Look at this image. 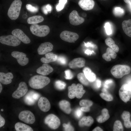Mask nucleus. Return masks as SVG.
<instances>
[{
    "instance_id": "2f4dec72",
    "label": "nucleus",
    "mask_w": 131,
    "mask_h": 131,
    "mask_svg": "<svg viewBox=\"0 0 131 131\" xmlns=\"http://www.w3.org/2000/svg\"><path fill=\"white\" fill-rule=\"evenodd\" d=\"M86 91L83 90L82 85L78 83L76 85L75 97L78 98H81L85 93Z\"/></svg>"
},
{
    "instance_id": "4c0bfd02",
    "label": "nucleus",
    "mask_w": 131,
    "mask_h": 131,
    "mask_svg": "<svg viewBox=\"0 0 131 131\" xmlns=\"http://www.w3.org/2000/svg\"><path fill=\"white\" fill-rule=\"evenodd\" d=\"M55 85L56 88L59 90L64 89L66 86V84L64 82L59 80L56 81Z\"/></svg>"
},
{
    "instance_id": "6ab92c4d",
    "label": "nucleus",
    "mask_w": 131,
    "mask_h": 131,
    "mask_svg": "<svg viewBox=\"0 0 131 131\" xmlns=\"http://www.w3.org/2000/svg\"><path fill=\"white\" fill-rule=\"evenodd\" d=\"M53 71V68L50 65L44 63L37 69L36 72L39 74L45 76L49 75Z\"/></svg>"
},
{
    "instance_id": "603ef678",
    "label": "nucleus",
    "mask_w": 131,
    "mask_h": 131,
    "mask_svg": "<svg viewBox=\"0 0 131 131\" xmlns=\"http://www.w3.org/2000/svg\"><path fill=\"white\" fill-rule=\"evenodd\" d=\"M103 131V129L99 127H97L94 129L92 131Z\"/></svg>"
},
{
    "instance_id": "dca6fc26",
    "label": "nucleus",
    "mask_w": 131,
    "mask_h": 131,
    "mask_svg": "<svg viewBox=\"0 0 131 131\" xmlns=\"http://www.w3.org/2000/svg\"><path fill=\"white\" fill-rule=\"evenodd\" d=\"M38 105L40 109L43 112H48L50 108V104L49 101L44 97H41L40 98Z\"/></svg>"
},
{
    "instance_id": "052dcab7",
    "label": "nucleus",
    "mask_w": 131,
    "mask_h": 131,
    "mask_svg": "<svg viewBox=\"0 0 131 131\" xmlns=\"http://www.w3.org/2000/svg\"><path fill=\"white\" fill-rule=\"evenodd\" d=\"M127 84L131 87V80L129 81Z\"/></svg>"
},
{
    "instance_id": "a18cd8bd",
    "label": "nucleus",
    "mask_w": 131,
    "mask_h": 131,
    "mask_svg": "<svg viewBox=\"0 0 131 131\" xmlns=\"http://www.w3.org/2000/svg\"><path fill=\"white\" fill-rule=\"evenodd\" d=\"M57 61L60 64L62 65H65L67 62L66 58L65 57L62 56L58 57Z\"/></svg>"
},
{
    "instance_id": "ea45409f",
    "label": "nucleus",
    "mask_w": 131,
    "mask_h": 131,
    "mask_svg": "<svg viewBox=\"0 0 131 131\" xmlns=\"http://www.w3.org/2000/svg\"><path fill=\"white\" fill-rule=\"evenodd\" d=\"M93 104V102L91 100L87 99H83L79 102L80 105L82 107H90Z\"/></svg>"
},
{
    "instance_id": "473e14b6",
    "label": "nucleus",
    "mask_w": 131,
    "mask_h": 131,
    "mask_svg": "<svg viewBox=\"0 0 131 131\" xmlns=\"http://www.w3.org/2000/svg\"><path fill=\"white\" fill-rule=\"evenodd\" d=\"M68 96L71 99L74 98L75 97L76 91V85L74 83H73L71 86L68 87Z\"/></svg>"
},
{
    "instance_id": "412c9836",
    "label": "nucleus",
    "mask_w": 131,
    "mask_h": 131,
    "mask_svg": "<svg viewBox=\"0 0 131 131\" xmlns=\"http://www.w3.org/2000/svg\"><path fill=\"white\" fill-rule=\"evenodd\" d=\"M94 122V120L91 116H84L79 121L78 124L79 126L82 127L84 126L89 127Z\"/></svg>"
},
{
    "instance_id": "e433bc0d",
    "label": "nucleus",
    "mask_w": 131,
    "mask_h": 131,
    "mask_svg": "<svg viewBox=\"0 0 131 131\" xmlns=\"http://www.w3.org/2000/svg\"><path fill=\"white\" fill-rule=\"evenodd\" d=\"M100 95L103 99L107 101H110L113 100V97L110 94L105 92L101 93Z\"/></svg>"
},
{
    "instance_id": "7c9ffc66",
    "label": "nucleus",
    "mask_w": 131,
    "mask_h": 131,
    "mask_svg": "<svg viewBox=\"0 0 131 131\" xmlns=\"http://www.w3.org/2000/svg\"><path fill=\"white\" fill-rule=\"evenodd\" d=\"M106 45L111 48L115 52H117L119 49L118 46L115 43L114 40L111 38H107L105 40Z\"/></svg>"
},
{
    "instance_id": "2eb2a0df",
    "label": "nucleus",
    "mask_w": 131,
    "mask_h": 131,
    "mask_svg": "<svg viewBox=\"0 0 131 131\" xmlns=\"http://www.w3.org/2000/svg\"><path fill=\"white\" fill-rule=\"evenodd\" d=\"M53 46L49 42H46L41 43L37 49L38 54L43 55L51 51L53 49Z\"/></svg>"
},
{
    "instance_id": "4be33fe9",
    "label": "nucleus",
    "mask_w": 131,
    "mask_h": 131,
    "mask_svg": "<svg viewBox=\"0 0 131 131\" xmlns=\"http://www.w3.org/2000/svg\"><path fill=\"white\" fill-rule=\"evenodd\" d=\"M45 57H42L41 58L40 60L44 63H49L57 61V56L52 52H49L45 54Z\"/></svg>"
},
{
    "instance_id": "e2e57ef3",
    "label": "nucleus",
    "mask_w": 131,
    "mask_h": 131,
    "mask_svg": "<svg viewBox=\"0 0 131 131\" xmlns=\"http://www.w3.org/2000/svg\"><path fill=\"white\" fill-rule=\"evenodd\" d=\"M1 111H3V109H1Z\"/></svg>"
},
{
    "instance_id": "a19ab883",
    "label": "nucleus",
    "mask_w": 131,
    "mask_h": 131,
    "mask_svg": "<svg viewBox=\"0 0 131 131\" xmlns=\"http://www.w3.org/2000/svg\"><path fill=\"white\" fill-rule=\"evenodd\" d=\"M26 6V9L32 12L35 13L38 11V9L37 7L33 6L30 4H27Z\"/></svg>"
},
{
    "instance_id": "72a5a7b5",
    "label": "nucleus",
    "mask_w": 131,
    "mask_h": 131,
    "mask_svg": "<svg viewBox=\"0 0 131 131\" xmlns=\"http://www.w3.org/2000/svg\"><path fill=\"white\" fill-rule=\"evenodd\" d=\"M77 77L79 81L82 84L85 86L89 85V81L84 73H79L77 75Z\"/></svg>"
},
{
    "instance_id": "f704fd0d",
    "label": "nucleus",
    "mask_w": 131,
    "mask_h": 131,
    "mask_svg": "<svg viewBox=\"0 0 131 131\" xmlns=\"http://www.w3.org/2000/svg\"><path fill=\"white\" fill-rule=\"evenodd\" d=\"M113 12L114 15L117 16H122L124 13V9L119 7H115L113 9Z\"/></svg>"
},
{
    "instance_id": "aec40b11",
    "label": "nucleus",
    "mask_w": 131,
    "mask_h": 131,
    "mask_svg": "<svg viewBox=\"0 0 131 131\" xmlns=\"http://www.w3.org/2000/svg\"><path fill=\"white\" fill-rule=\"evenodd\" d=\"M13 77V75L11 73L6 74L2 72L0 73V82L3 84L7 85L11 83Z\"/></svg>"
},
{
    "instance_id": "864d4df0",
    "label": "nucleus",
    "mask_w": 131,
    "mask_h": 131,
    "mask_svg": "<svg viewBox=\"0 0 131 131\" xmlns=\"http://www.w3.org/2000/svg\"><path fill=\"white\" fill-rule=\"evenodd\" d=\"M96 84L98 88H99L100 87L101 85V82L100 81L97 79L96 81Z\"/></svg>"
},
{
    "instance_id": "c85d7f7f",
    "label": "nucleus",
    "mask_w": 131,
    "mask_h": 131,
    "mask_svg": "<svg viewBox=\"0 0 131 131\" xmlns=\"http://www.w3.org/2000/svg\"><path fill=\"white\" fill-rule=\"evenodd\" d=\"M15 129L16 131H33L32 128L30 126L20 122H17L15 125Z\"/></svg>"
},
{
    "instance_id": "423d86ee",
    "label": "nucleus",
    "mask_w": 131,
    "mask_h": 131,
    "mask_svg": "<svg viewBox=\"0 0 131 131\" xmlns=\"http://www.w3.org/2000/svg\"><path fill=\"white\" fill-rule=\"evenodd\" d=\"M44 123L52 129H56L58 128L60 124V121L56 115L53 114H50L47 115L44 120Z\"/></svg>"
},
{
    "instance_id": "6e6552de",
    "label": "nucleus",
    "mask_w": 131,
    "mask_h": 131,
    "mask_svg": "<svg viewBox=\"0 0 131 131\" xmlns=\"http://www.w3.org/2000/svg\"><path fill=\"white\" fill-rule=\"evenodd\" d=\"M18 118L21 121L28 124H33L35 120L34 115L32 112L29 110L21 111L19 114Z\"/></svg>"
},
{
    "instance_id": "1a4fd4ad",
    "label": "nucleus",
    "mask_w": 131,
    "mask_h": 131,
    "mask_svg": "<svg viewBox=\"0 0 131 131\" xmlns=\"http://www.w3.org/2000/svg\"><path fill=\"white\" fill-rule=\"evenodd\" d=\"M60 37L63 40L70 43L74 42L79 37L77 33L67 30L62 32L60 34Z\"/></svg>"
},
{
    "instance_id": "a878e982",
    "label": "nucleus",
    "mask_w": 131,
    "mask_h": 131,
    "mask_svg": "<svg viewBox=\"0 0 131 131\" xmlns=\"http://www.w3.org/2000/svg\"><path fill=\"white\" fill-rule=\"evenodd\" d=\"M83 72L85 77L89 81L92 82L95 80L96 75L92 72L89 68L87 67H85L83 70Z\"/></svg>"
},
{
    "instance_id": "bb28decb",
    "label": "nucleus",
    "mask_w": 131,
    "mask_h": 131,
    "mask_svg": "<svg viewBox=\"0 0 131 131\" xmlns=\"http://www.w3.org/2000/svg\"><path fill=\"white\" fill-rule=\"evenodd\" d=\"M130 113L126 111H124L121 115L122 118L124 121V126L127 128L131 127V122L130 121Z\"/></svg>"
},
{
    "instance_id": "5701e85b",
    "label": "nucleus",
    "mask_w": 131,
    "mask_h": 131,
    "mask_svg": "<svg viewBox=\"0 0 131 131\" xmlns=\"http://www.w3.org/2000/svg\"><path fill=\"white\" fill-rule=\"evenodd\" d=\"M116 57V54L115 52L109 47L107 48L106 52L102 55L103 58L107 61H111V58L114 59Z\"/></svg>"
},
{
    "instance_id": "393cba45",
    "label": "nucleus",
    "mask_w": 131,
    "mask_h": 131,
    "mask_svg": "<svg viewBox=\"0 0 131 131\" xmlns=\"http://www.w3.org/2000/svg\"><path fill=\"white\" fill-rule=\"evenodd\" d=\"M122 26L125 33L131 37V19L123 21L122 23Z\"/></svg>"
},
{
    "instance_id": "49530a36",
    "label": "nucleus",
    "mask_w": 131,
    "mask_h": 131,
    "mask_svg": "<svg viewBox=\"0 0 131 131\" xmlns=\"http://www.w3.org/2000/svg\"><path fill=\"white\" fill-rule=\"evenodd\" d=\"M82 111L80 108H78L77 109L75 112V116L77 118L80 117L82 115Z\"/></svg>"
},
{
    "instance_id": "c9c22d12",
    "label": "nucleus",
    "mask_w": 131,
    "mask_h": 131,
    "mask_svg": "<svg viewBox=\"0 0 131 131\" xmlns=\"http://www.w3.org/2000/svg\"><path fill=\"white\" fill-rule=\"evenodd\" d=\"M123 129L121 122L119 120L116 121L114 124L113 131H123Z\"/></svg>"
},
{
    "instance_id": "39448f33",
    "label": "nucleus",
    "mask_w": 131,
    "mask_h": 131,
    "mask_svg": "<svg viewBox=\"0 0 131 131\" xmlns=\"http://www.w3.org/2000/svg\"><path fill=\"white\" fill-rule=\"evenodd\" d=\"M0 42L4 44L15 47L19 45L21 41L15 36L8 35L0 36Z\"/></svg>"
},
{
    "instance_id": "4d7b16f0",
    "label": "nucleus",
    "mask_w": 131,
    "mask_h": 131,
    "mask_svg": "<svg viewBox=\"0 0 131 131\" xmlns=\"http://www.w3.org/2000/svg\"><path fill=\"white\" fill-rule=\"evenodd\" d=\"M112 82V81L111 80H108L106 81L105 82V83L106 84L111 83Z\"/></svg>"
},
{
    "instance_id": "58836bf2",
    "label": "nucleus",
    "mask_w": 131,
    "mask_h": 131,
    "mask_svg": "<svg viewBox=\"0 0 131 131\" xmlns=\"http://www.w3.org/2000/svg\"><path fill=\"white\" fill-rule=\"evenodd\" d=\"M67 0H59V3L56 7V9L57 12H59L64 8L67 3Z\"/></svg>"
},
{
    "instance_id": "13d9d810",
    "label": "nucleus",
    "mask_w": 131,
    "mask_h": 131,
    "mask_svg": "<svg viewBox=\"0 0 131 131\" xmlns=\"http://www.w3.org/2000/svg\"><path fill=\"white\" fill-rule=\"evenodd\" d=\"M124 2L127 4H128L131 2V0H123Z\"/></svg>"
},
{
    "instance_id": "3c124183",
    "label": "nucleus",
    "mask_w": 131,
    "mask_h": 131,
    "mask_svg": "<svg viewBox=\"0 0 131 131\" xmlns=\"http://www.w3.org/2000/svg\"><path fill=\"white\" fill-rule=\"evenodd\" d=\"M93 52V51L87 49L85 51V53L88 55H90Z\"/></svg>"
},
{
    "instance_id": "37998d69",
    "label": "nucleus",
    "mask_w": 131,
    "mask_h": 131,
    "mask_svg": "<svg viewBox=\"0 0 131 131\" xmlns=\"http://www.w3.org/2000/svg\"><path fill=\"white\" fill-rule=\"evenodd\" d=\"M63 126L65 131H74V128L71 125L70 123H69L67 124L64 123L63 124Z\"/></svg>"
},
{
    "instance_id": "79ce46f5",
    "label": "nucleus",
    "mask_w": 131,
    "mask_h": 131,
    "mask_svg": "<svg viewBox=\"0 0 131 131\" xmlns=\"http://www.w3.org/2000/svg\"><path fill=\"white\" fill-rule=\"evenodd\" d=\"M65 78L66 79L70 80L72 79L74 77V75L70 70H66L65 71Z\"/></svg>"
},
{
    "instance_id": "9b49d317",
    "label": "nucleus",
    "mask_w": 131,
    "mask_h": 131,
    "mask_svg": "<svg viewBox=\"0 0 131 131\" xmlns=\"http://www.w3.org/2000/svg\"><path fill=\"white\" fill-rule=\"evenodd\" d=\"M69 19L70 24L74 25H77L82 23L84 21L83 17L80 16L77 11L74 10L69 15Z\"/></svg>"
},
{
    "instance_id": "6e6d98bb",
    "label": "nucleus",
    "mask_w": 131,
    "mask_h": 131,
    "mask_svg": "<svg viewBox=\"0 0 131 131\" xmlns=\"http://www.w3.org/2000/svg\"><path fill=\"white\" fill-rule=\"evenodd\" d=\"M42 9L44 13L45 14H47L48 12L46 8V6H44L42 8Z\"/></svg>"
},
{
    "instance_id": "5fc2aeb1",
    "label": "nucleus",
    "mask_w": 131,
    "mask_h": 131,
    "mask_svg": "<svg viewBox=\"0 0 131 131\" xmlns=\"http://www.w3.org/2000/svg\"><path fill=\"white\" fill-rule=\"evenodd\" d=\"M84 43L85 46H86L87 47H95V46L94 45L92 44L91 43H90L89 42H88L87 43H86L84 42Z\"/></svg>"
},
{
    "instance_id": "cd10ccee",
    "label": "nucleus",
    "mask_w": 131,
    "mask_h": 131,
    "mask_svg": "<svg viewBox=\"0 0 131 131\" xmlns=\"http://www.w3.org/2000/svg\"><path fill=\"white\" fill-rule=\"evenodd\" d=\"M101 115L98 116L96 119L99 123H102L106 121L109 118L110 116L108 110L104 108L101 111Z\"/></svg>"
},
{
    "instance_id": "ddd939ff",
    "label": "nucleus",
    "mask_w": 131,
    "mask_h": 131,
    "mask_svg": "<svg viewBox=\"0 0 131 131\" xmlns=\"http://www.w3.org/2000/svg\"><path fill=\"white\" fill-rule=\"evenodd\" d=\"M40 96L39 94L32 91H30L25 96L24 101L27 105H32L34 104Z\"/></svg>"
},
{
    "instance_id": "0e129e2a",
    "label": "nucleus",
    "mask_w": 131,
    "mask_h": 131,
    "mask_svg": "<svg viewBox=\"0 0 131 131\" xmlns=\"http://www.w3.org/2000/svg\"></svg>"
},
{
    "instance_id": "7ed1b4c3",
    "label": "nucleus",
    "mask_w": 131,
    "mask_h": 131,
    "mask_svg": "<svg viewBox=\"0 0 131 131\" xmlns=\"http://www.w3.org/2000/svg\"><path fill=\"white\" fill-rule=\"evenodd\" d=\"M22 4L20 0H15L11 4L8 9L7 15L12 20H15L19 17Z\"/></svg>"
},
{
    "instance_id": "09e8293b",
    "label": "nucleus",
    "mask_w": 131,
    "mask_h": 131,
    "mask_svg": "<svg viewBox=\"0 0 131 131\" xmlns=\"http://www.w3.org/2000/svg\"><path fill=\"white\" fill-rule=\"evenodd\" d=\"M81 110L82 111L87 112L90 111V109L89 107H82L80 108Z\"/></svg>"
},
{
    "instance_id": "8fccbe9b",
    "label": "nucleus",
    "mask_w": 131,
    "mask_h": 131,
    "mask_svg": "<svg viewBox=\"0 0 131 131\" xmlns=\"http://www.w3.org/2000/svg\"><path fill=\"white\" fill-rule=\"evenodd\" d=\"M45 6L48 11L50 12L52 8L50 4H48Z\"/></svg>"
},
{
    "instance_id": "0eeeda50",
    "label": "nucleus",
    "mask_w": 131,
    "mask_h": 131,
    "mask_svg": "<svg viewBox=\"0 0 131 131\" xmlns=\"http://www.w3.org/2000/svg\"><path fill=\"white\" fill-rule=\"evenodd\" d=\"M119 93L121 100L127 102L131 98V87L127 84H124L120 89Z\"/></svg>"
},
{
    "instance_id": "de8ad7c7",
    "label": "nucleus",
    "mask_w": 131,
    "mask_h": 131,
    "mask_svg": "<svg viewBox=\"0 0 131 131\" xmlns=\"http://www.w3.org/2000/svg\"><path fill=\"white\" fill-rule=\"evenodd\" d=\"M5 123V121L4 118L0 115V127L3 126Z\"/></svg>"
},
{
    "instance_id": "f03ea898",
    "label": "nucleus",
    "mask_w": 131,
    "mask_h": 131,
    "mask_svg": "<svg viewBox=\"0 0 131 131\" xmlns=\"http://www.w3.org/2000/svg\"><path fill=\"white\" fill-rule=\"evenodd\" d=\"M131 68L129 66L125 65H117L114 66L110 72L112 75L117 78H120L129 74Z\"/></svg>"
},
{
    "instance_id": "f3484780",
    "label": "nucleus",
    "mask_w": 131,
    "mask_h": 131,
    "mask_svg": "<svg viewBox=\"0 0 131 131\" xmlns=\"http://www.w3.org/2000/svg\"><path fill=\"white\" fill-rule=\"evenodd\" d=\"M85 61L82 57H78L73 59L69 63V67L71 69L81 68L84 67L85 65Z\"/></svg>"
},
{
    "instance_id": "c756f323",
    "label": "nucleus",
    "mask_w": 131,
    "mask_h": 131,
    "mask_svg": "<svg viewBox=\"0 0 131 131\" xmlns=\"http://www.w3.org/2000/svg\"><path fill=\"white\" fill-rule=\"evenodd\" d=\"M44 20V18L42 16L36 15L29 17L27 22L29 24H36L42 22Z\"/></svg>"
},
{
    "instance_id": "b1692460",
    "label": "nucleus",
    "mask_w": 131,
    "mask_h": 131,
    "mask_svg": "<svg viewBox=\"0 0 131 131\" xmlns=\"http://www.w3.org/2000/svg\"><path fill=\"white\" fill-rule=\"evenodd\" d=\"M59 105L60 109L65 113L69 114L71 113L70 104L68 101L64 100H62L59 102Z\"/></svg>"
},
{
    "instance_id": "f8f14e48",
    "label": "nucleus",
    "mask_w": 131,
    "mask_h": 131,
    "mask_svg": "<svg viewBox=\"0 0 131 131\" xmlns=\"http://www.w3.org/2000/svg\"><path fill=\"white\" fill-rule=\"evenodd\" d=\"M11 56L16 58L18 64L21 66H25L29 62V59L25 53L18 51H14L11 53Z\"/></svg>"
},
{
    "instance_id": "c03bdc74",
    "label": "nucleus",
    "mask_w": 131,
    "mask_h": 131,
    "mask_svg": "<svg viewBox=\"0 0 131 131\" xmlns=\"http://www.w3.org/2000/svg\"><path fill=\"white\" fill-rule=\"evenodd\" d=\"M106 33L107 35L111 34L112 33L110 25L108 22L106 23L104 26Z\"/></svg>"
},
{
    "instance_id": "bf43d9fd",
    "label": "nucleus",
    "mask_w": 131,
    "mask_h": 131,
    "mask_svg": "<svg viewBox=\"0 0 131 131\" xmlns=\"http://www.w3.org/2000/svg\"><path fill=\"white\" fill-rule=\"evenodd\" d=\"M2 89V87L1 83H0V93L1 92Z\"/></svg>"
},
{
    "instance_id": "4468645a",
    "label": "nucleus",
    "mask_w": 131,
    "mask_h": 131,
    "mask_svg": "<svg viewBox=\"0 0 131 131\" xmlns=\"http://www.w3.org/2000/svg\"><path fill=\"white\" fill-rule=\"evenodd\" d=\"M12 34L25 44H29L31 42L29 38L20 29H16L13 30Z\"/></svg>"
},
{
    "instance_id": "f257e3e1",
    "label": "nucleus",
    "mask_w": 131,
    "mask_h": 131,
    "mask_svg": "<svg viewBox=\"0 0 131 131\" xmlns=\"http://www.w3.org/2000/svg\"><path fill=\"white\" fill-rule=\"evenodd\" d=\"M50 82V79L47 77L43 75H36L30 79L28 84L31 88L37 89L43 88Z\"/></svg>"
},
{
    "instance_id": "a211bd4d",
    "label": "nucleus",
    "mask_w": 131,
    "mask_h": 131,
    "mask_svg": "<svg viewBox=\"0 0 131 131\" xmlns=\"http://www.w3.org/2000/svg\"><path fill=\"white\" fill-rule=\"evenodd\" d=\"M78 5L83 10H88L93 8L95 2L93 0H80Z\"/></svg>"
},
{
    "instance_id": "680f3d73",
    "label": "nucleus",
    "mask_w": 131,
    "mask_h": 131,
    "mask_svg": "<svg viewBox=\"0 0 131 131\" xmlns=\"http://www.w3.org/2000/svg\"><path fill=\"white\" fill-rule=\"evenodd\" d=\"M129 4V6L130 7V8L131 9V2Z\"/></svg>"
},
{
    "instance_id": "9d476101",
    "label": "nucleus",
    "mask_w": 131,
    "mask_h": 131,
    "mask_svg": "<svg viewBox=\"0 0 131 131\" xmlns=\"http://www.w3.org/2000/svg\"><path fill=\"white\" fill-rule=\"evenodd\" d=\"M28 90V87L26 83L24 82H21L19 83L17 89L12 93V96L15 98H19L25 95Z\"/></svg>"
},
{
    "instance_id": "20e7f679",
    "label": "nucleus",
    "mask_w": 131,
    "mask_h": 131,
    "mask_svg": "<svg viewBox=\"0 0 131 131\" xmlns=\"http://www.w3.org/2000/svg\"><path fill=\"white\" fill-rule=\"evenodd\" d=\"M30 31L33 35L37 36L42 37L45 36L49 33V27L46 25H39L32 24L30 27Z\"/></svg>"
}]
</instances>
